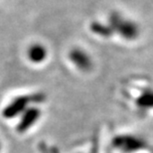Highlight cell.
Listing matches in <instances>:
<instances>
[{
    "mask_svg": "<svg viewBox=\"0 0 153 153\" xmlns=\"http://www.w3.org/2000/svg\"><path fill=\"white\" fill-rule=\"evenodd\" d=\"M114 25H117L116 29L119 32V34L123 36L126 39H132L135 38L137 34H138V30L134 23L128 20L119 19V18H115L114 21Z\"/></svg>",
    "mask_w": 153,
    "mask_h": 153,
    "instance_id": "obj_1",
    "label": "cell"
},
{
    "mask_svg": "<svg viewBox=\"0 0 153 153\" xmlns=\"http://www.w3.org/2000/svg\"><path fill=\"white\" fill-rule=\"evenodd\" d=\"M71 58L73 60V62H75V64L82 70H88L91 65V58L85 53L84 51H79L76 50L73 51L71 54Z\"/></svg>",
    "mask_w": 153,
    "mask_h": 153,
    "instance_id": "obj_2",
    "label": "cell"
},
{
    "mask_svg": "<svg viewBox=\"0 0 153 153\" xmlns=\"http://www.w3.org/2000/svg\"><path fill=\"white\" fill-rule=\"evenodd\" d=\"M138 103L143 108H153V91H145L138 100Z\"/></svg>",
    "mask_w": 153,
    "mask_h": 153,
    "instance_id": "obj_3",
    "label": "cell"
}]
</instances>
